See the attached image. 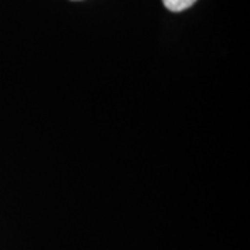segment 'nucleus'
Returning a JSON list of instances; mask_svg holds the SVG:
<instances>
[{
	"mask_svg": "<svg viewBox=\"0 0 250 250\" xmlns=\"http://www.w3.org/2000/svg\"><path fill=\"white\" fill-rule=\"evenodd\" d=\"M163 3L170 11L179 13V11H184V10L189 9L190 6H193L196 3V0H163Z\"/></svg>",
	"mask_w": 250,
	"mask_h": 250,
	"instance_id": "nucleus-1",
	"label": "nucleus"
}]
</instances>
